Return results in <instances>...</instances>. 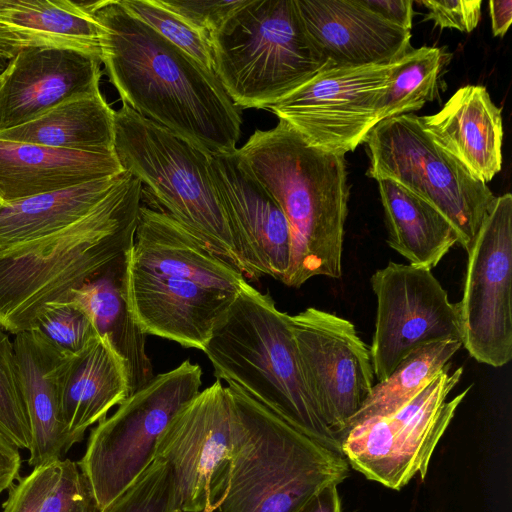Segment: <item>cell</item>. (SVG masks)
<instances>
[{"mask_svg": "<svg viewBox=\"0 0 512 512\" xmlns=\"http://www.w3.org/2000/svg\"><path fill=\"white\" fill-rule=\"evenodd\" d=\"M202 369L184 360L129 395L90 432L77 463L99 510L124 492L154 461L158 439L174 415L199 392Z\"/></svg>", "mask_w": 512, "mask_h": 512, "instance_id": "9c48e42d", "label": "cell"}, {"mask_svg": "<svg viewBox=\"0 0 512 512\" xmlns=\"http://www.w3.org/2000/svg\"><path fill=\"white\" fill-rule=\"evenodd\" d=\"M203 352L217 380L237 386L294 429L343 455L302 374L291 315L247 281Z\"/></svg>", "mask_w": 512, "mask_h": 512, "instance_id": "277c9868", "label": "cell"}, {"mask_svg": "<svg viewBox=\"0 0 512 512\" xmlns=\"http://www.w3.org/2000/svg\"><path fill=\"white\" fill-rule=\"evenodd\" d=\"M129 395L125 368L105 339L98 336L74 354L62 388V414L74 442Z\"/></svg>", "mask_w": 512, "mask_h": 512, "instance_id": "484cf974", "label": "cell"}, {"mask_svg": "<svg viewBox=\"0 0 512 512\" xmlns=\"http://www.w3.org/2000/svg\"><path fill=\"white\" fill-rule=\"evenodd\" d=\"M237 152L287 219L291 254L282 283L298 288L314 276L340 278L349 199L344 156L310 145L280 119Z\"/></svg>", "mask_w": 512, "mask_h": 512, "instance_id": "7a4b0ae2", "label": "cell"}, {"mask_svg": "<svg viewBox=\"0 0 512 512\" xmlns=\"http://www.w3.org/2000/svg\"><path fill=\"white\" fill-rule=\"evenodd\" d=\"M233 448V404L216 380L174 415L156 445L155 458L170 468L177 509L201 512L220 502Z\"/></svg>", "mask_w": 512, "mask_h": 512, "instance_id": "7c38bea8", "label": "cell"}, {"mask_svg": "<svg viewBox=\"0 0 512 512\" xmlns=\"http://www.w3.org/2000/svg\"><path fill=\"white\" fill-rule=\"evenodd\" d=\"M461 346V341L444 340L426 344L410 353L386 379L373 385L346 432L367 419L388 416L400 410L442 372Z\"/></svg>", "mask_w": 512, "mask_h": 512, "instance_id": "f546056e", "label": "cell"}, {"mask_svg": "<svg viewBox=\"0 0 512 512\" xmlns=\"http://www.w3.org/2000/svg\"><path fill=\"white\" fill-rule=\"evenodd\" d=\"M295 1L307 34L326 63L389 64L412 49L410 30L386 21L361 0Z\"/></svg>", "mask_w": 512, "mask_h": 512, "instance_id": "d6986e66", "label": "cell"}, {"mask_svg": "<svg viewBox=\"0 0 512 512\" xmlns=\"http://www.w3.org/2000/svg\"><path fill=\"white\" fill-rule=\"evenodd\" d=\"M377 298L369 347L374 377L386 379L413 351L437 341L462 342L458 303H451L431 269L389 262L370 279Z\"/></svg>", "mask_w": 512, "mask_h": 512, "instance_id": "4fadbf2b", "label": "cell"}, {"mask_svg": "<svg viewBox=\"0 0 512 512\" xmlns=\"http://www.w3.org/2000/svg\"><path fill=\"white\" fill-rule=\"evenodd\" d=\"M39 512H100L92 489L76 462L61 460L60 473Z\"/></svg>", "mask_w": 512, "mask_h": 512, "instance_id": "d590c367", "label": "cell"}, {"mask_svg": "<svg viewBox=\"0 0 512 512\" xmlns=\"http://www.w3.org/2000/svg\"><path fill=\"white\" fill-rule=\"evenodd\" d=\"M143 200L141 182L125 171L85 216L0 253V327L34 328L43 307L62 299L131 248Z\"/></svg>", "mask_w": 512, "mask_h": 512, "instance_id": "3957f363", "label": "cell"}, {"mask_svg": "<svg viewBox=\"0 0 512 512\" xmlns=\"http://www.w3.org/2000/svg\"><path fill=\"white\" fill-rule=\"evenodd\" d=\"M8 62L9 61H6V60H3V59H0V75L4 72V70L6 69L7 65H8Z\"/></svg>", "mask_w": 512, "mask_h": 512, "instance_id": "f6af8a7d", "label": "cell"}, {"mask_svg": "<svg viewBox=\"0 0 512 512\" xmlns=\"http://www.w3.org/2000/svg\"><path fill=\"white\" fill-rule=\"evenodd\" d=\"M21 463L19 449L0 430V494L20 478Z\"/></svg>", "mask_w": 512, "mask_h": 512, "instance_id": "60d3db41", "label": "cell"}, {"mask_svg": "<svg viewBox=\"0 0 512 512\" xmlns=\"http://www.w3.org/2000/svg\"><path fill=\"white\" fill-rule=\"evenodd\" d=\"M0 430L18 449L29 450L31 432L14 345L0 327Z\"/></svg>", "mask_w": 512, "mask_h": 512, "instance_id": "d6a6232c", "label": "cell"}, {"mask_svg": "<svg viewBox=\"0 0 512 512\" xmlns=\"http://www.w3.org/2000/svg\"><path fill=\"white\" fill-rule=\"evenodd\" d=\"M220 503V502H219ZM218 504H209L203 511L201 512H214V510L217 508ZM173 512H183L180 509H175Z\"/></svg>", "mask_w": 512, "mask_h": 512, "instance_id": "ee69618b", "label": "cell"}, {"mask_svg": "<svg viewBox=\"0 0 512 512\" xmlns=\"http://www.w3.org/2000/svg\"><path fill=\"white\" fill-rule=\"evenodd\" d=\"M128 258L149 271L237 294L247 281L169 214L141 205Z\"/></svg>", "mask_w": 512, "mask_h": 512, "instance_id": "44dd1931", "label": "cell"}, {"mask_svg": "<svg viewBox=\"0 0 512 512\" xmlns=\"http://www.w3.org/2000/svg\"><path fill=\"white\" fill-rule=\"evenodd\" d=\"M291 327L305 383L341 442L374 385L369 348L352 322L314 307L291 316Z\"/></svg>", "mask_w": 512, "mask_h": 512, "instance_id": "9a60e30c", "label": "cell"}, {"mask_svg": "<svg viewBox=\"0 0 512 512\" xmlns=\"http://www.w3.org/2000/svg\"><path fill=\"white\" fill-rule=\"evenodd\" d=\"M61 461L33 468L8 489L2 512H39L48 492L56 483Z\"/></svg>", "mask_w": 512, "mask_h": 512, "instance_id": "8d00e7d4", "label": "cell"}, {"mask_svg": "<svg viewBox=\"0 0 512 512\" xmlns=\"http://www.w3.org/2000/svg\"><path fill=\"white\" fill-rule=\"evenodd\" d=\"M13 345L31 432L28 464L61 461L75 444L62 414L64 376L74 354L38 329L17 333Z\"/></svg>", "mask_w": 512, "mask_h": 512, "instance_id": "ffe728a7", "label": "cell"}, {"mask_svg": "<svg viewBox=\"0 0 512 512\" xmlns=\"http://www.w3.org/2000/svg\"><path fill=\"white\" fill-rule=\"evenodd\" d=\"M119 1L128 12L188 54L209 73L215 74L212 47L207 33L167 8L161 0Z\"/></svg>", "mask_w": 512, "mask_h": 512, "instance_id": "1f68e13d", "label": "cell"}, {"mask_svg": "<svg viewBox=\"0 0 512 512\" xmlns=\"http://www.w3.org/2000/svg\"><path fill=\"white\" fill-rule=\"evenodd\" d=\"M234 448L224 495L214 512H297L323 487L349 476L343 455L300 433L237 386Z\"/></svg>", "mask_w": 512, "mask_h": 512, "instance_id": "5b68a950", "label": "cell"}, {"mask_svg": "<svg viewBox=\"0 0 512 512\" xmlns=\"http://www.w3.org/2000/svg\"><path fill=\"white\" fill-rule=\"evenodd\" d=\"M123 172L115 152H84L0 139L1 203L114 177Z\"/></svg>", "mask_w": 512, "mask_h": 512, "instance_id": "7402d4cb", "label": "cell"}, {"mask_svg": "<svg viewBox=\"0 0 512 512\" xmlns=\"http://www.w3.org/2000/svg\"><path fill=\"white\" fill-rule=\"evenodd\" d=\"M210 172L229 222L244 277L283 281L291 236L281 208L238 155L210 154Z\"/></svg>", "mask_w": 512, "mask_h": 512, "instance_id": "2e32d148", "label": "cell"}, {"mask_svg": "<svg viewBox=\"0 0 512 512\" xmlns=\"http://www.w3.org/2000/svg\"><path fill=\"white\" fill-rule=\"evenodd\" d=\"M209 38L214 72L240 110L268 109L326 64L295 0H243Z\"/></svg>", "mask_w": 512, "mask_h": 512, "instance_id": "52a82bcc", "label": "cell"}, {"mask_svg": "<svg viewBox=\"0 0 512 512\" xmlns=\"http://www.w3.org/2000/svg\"><path fill=\"white\" fill-rule=\"evenodd\" d=\"M458 303L462 346L478 362L502 367L512 358V195L495 197L468 251Z\"/></svg>", "mask_w": 512, "mask_h": 512, "instance_id": "5bb4252c", "label": "cell"}, {"mask_svg": "<svg viewBox=\"0 0 512 512\" xmlns=\"http://www.w3.org/2000/svg\"><path fill=\"white\" fill-rule=\"evenodd\" d=\"M361 2L386 21L411 30L414 13L412 0H361Z\"/></svg>", "mask_w": 512, "mask_h": 512, "instance_id": "ab89813d", "label": "cell"}, {"mask_svg": "<svg viewBox=\"0 0 512 512\" xmlns=\"http://www.w3.org/2000/svg\"><path fill=\"white\" fill-rule=\"evenodd\" d=\"M126 254L62 299L71 300L82 308L98 336L110 344L125 368L131 395L148 383L154 374L146 353L147 335L135 322L127 303Z\"/></svg>", "mask_w": 512, "mask_h": 512, "instance_id": "d4e9b609", "label": "cell"}, {"mask_svg": "<svg viewBox=\"0 0 512 512\" xmlns=\"http://www.w3.org/2000/svg\"><path fill=\"white\" fill-rule=\"evenodd\" d=\"M463 374L450 363L397 412L367 419L341 440L348 465L368 480L400 490L419 474L423 480L434 450L471 386L447 400Z\"/></svg>", "mask_w": 512, "mask_h": 512, "instance_id": "30bf717a", "label": "cell"}, {"mask_svg": "<svg viewBox=\"0 0 512 512\" xmlns=\"http://www.w3.org/2000/svg\"><path fill=\"white\" fill-rule=\"evenodd\" d=\"M176 508L170 468L155 458L149 467L100 512H173Z\"/></svg>", "mask_w": 512, "mask_h": 512, "instance_id": "836d02e7", "label": "cell"}, {"mask_svg": "<svg viewBox=\"0 0 512 512\" xmlns=\"http://www.w3.org/2000/svg\"><path fill=\"white\" fill-rule=\"evenodd\" d=\"M125 291L132 316L146 335L201 351L236 296L149 271L127 254Z\"/></svg>", "mask_w": 512, "mask_h": 512, "instance_id": "e0dca14e", "label": "cell"}, {"mask_svg": "<svg viewBox=\"0 0 512 512\" xmlns=\"http://www.w3.org/2000/svg\"><path fill=\"white\" fill-rule=\"evenodd\" d=\"M491 27L494 36L503 37L512 22V1H489Z\"/></svg>", "mask_w": 512, "mask_h": 512, "instance_id": "7bdbcfd3", "label": "cell"}, {"mask_svg": "<svg viewBox=\"0 0 512 512\" xmlns=\"http://www.w3.org/2000/svg\"><path fill=\"white\" fill-rule=\"evenodd\" d=\"M114 152L157 210L169 214L243 274L211 177L208 152L123 104L114 114Z\"/></svg>", "mask_w": 512, "mask_h": 512, "instance_id": "8992f818", "label": "cell"}, {"mask_svg": "<svg viewBox=\"0 0 512 512\" xmlns=\"http://www.w3.org/2000/svg\"><path fill=\"white\" fill-rule=\"evenodd\" d=\"M100 64V57L69 48L19 53L0 75V132L66 101L101 93Z\"/></svg>", "mask_w": 512, "mask_h": 512, "instance_id": "ac0fdd59", "label": "cell"}, {"mask_svg": "<svg viewBox=\"0 0 512 512\" xmlns=\"http://www.w3.org/2000/svg\"><path fill=\"white\" fill-rule=\"evenodd\" d=\"M396 63L340 66L328 62L268 110L310 145L345 156L381 122L379 103Z\"/></svg>", "mask_w": 512, "mask_h": 512, "instance_id": "8fae6325", "label": "cell"}, {"mask_svg": "<svg viewBox=\"0 0 512 512\" xmlns=\"http://www.w3.org/2000/svg\"><path fill=\"white\" fill-rule=\"evenodd\" d=\"M377 182L388 245L410 265L432 269L458 243L454 228L433 206L398 183Z\"/></svg>", "mask_w": 512, "mask_h": 512, "instance_id": "4316f807", "label": "cell"}, {"mask_svg": "<svg viewBox=\"0 0 512 512\" xmlns=\"http://www.w3.org/2000/svg\"><path fill=\"white\" fill-rule=\"evenodd\" d=\"M80 4L102 27L101 63L123 105L209 154L237 149L241 110L215 74L119 0Z\"/></svg>", "mask_w": 512, "mask_h": 512, "instance_id": "6da1fadb", "label": "cell"}, {"mask_svg": "<svg viewBox=\"0 0 512 512\" xmlns=\"http://www.w3.org/2000/svg\"><path fill=\"white\" fill-rule=\"evenodd\" d=\"M428 10L427 19L440 28L472 32L481 17V0H423L418 1Z\"/></svg>", "mask_w": 512, "mask_h": 512, "instance_id": "f35d334b", "label": "cell"}, {"mask_svg": "<svg viewBox=\"0 0 512 512\" xmlns=\"http://www.w3.org/2000/svg\"><path fill=\"white\" fill-rule=\"evenodd\" d=\"M442 67L443 53L437 47L411 49L398 59L379 103L380 121L409 114L433 101Z\"/></svg>", "mask_w": 512, "mask_h": 512, "instance_id": "4dcf8cb0", "label": "cell"}, {"mask_svg": "<svg viewBox=\"0 0 512 512\" xmlns=\"http://www.w3.org/2000/svg\"><path fill=\"white\" fill-rule=\"evenodd\" d=\"M161 1L167 8L209 35L243 0Z\"/></svg>", "mask_w": 512, "mask_h": 512, "instance_id": "74e56055", "label": "cell"}, {"mask_svg": "<svg viewBox=\"0 0 512 512\" xmlns=\"http://www.w3.org/2000/svg\"><path fill=\"white\" fill-rule=\"evenodd\" d=\"M421 120L434 141L482 182L501 170V109L484 86L459 88L440 111Z\"/></svg>", "mask_w": 512, "mask_h": 512, "instance_id": "603a6c76", "label": "cell"}, {"mask_svg": "<svg viewBox=\"0 0 512 512\" xmlns=\"http://www.w3.org/2000/svg\"><path fill=\"white\" fill-rule=\"evenodd\" d=\"M102 27L68 0H0V59L41 48H69L100 57Z\"/></svg>", "mask_w": 512, "mask_h": 512, "instance_id": "cb8c5ba5", "label": "cell"}, {"mask_svg": "<svg viewBox=\"0 0 512 512\" xmlns=\"http://www.w3.org/2000/svg\"><path fill=\"white\" fill-rule=\"evenodd\" d=\"M364 143L366 175L390 179L433 206L468 253L495 199L487 184L436 143L415 114L381 121Z\"/></svg>", "mask_w": 512, "mask_h": 512, "instance_id": "ba28073f", "label": "cell"}, {"mask_svg": "<svg viewBox=\"0 0 512 512\" xmlns=\"http://www.w3.org/2000/svg\"><path fill=\"white\" fill-rule=\"evenodd\" d=\"M337 486L332 483L323 487L297 512H342Z\"/></svg>", "mask_w": 512, "mask_h": 512, "instance_id": "b9f144b4", "label": "cell"}, {"mask_svg": "<svg viewBox=\"0 0 512 512\" xmlns=\"http://www.w3.org/2000/svg\"><path fill=\"white\" fill-rule=\"evenodd\" d=\"M124 172L114 177L1 203L0 253L51 234L82 218L109 193Z\"/></svg>", "mask_w": 512, "mask_h": 512, "instance_id": "83f0119b", "label": "cell"}, {"mask_svg": "<svg viewBox=\"0 0 512 512\" xmlns=\"http://www.w3.org/2000/svg\"><path fill=\"white\" fill-rule=\"evenodd\" d=\"M33 329L40 330L55 345L71 354L79 353L98 337L85 311L66 299L46 304Z\"/></svg>", "mask_w": 512, "mask_h": 512, "instance_id": "e575fe53", "label": "cell"}, {"mask_svg": "<svg viewBox=\"0 0 512 512\" xmlns=\"http://www.w3.org/2000/svg\"><path fill=\"white\" fill-rule=\"evenodd\" d=\"M114 114L101 93L72 99L0 132V139L94 153L114 152Z\"/></svg>", "mask_w": 512, "mask_h": 512, "instance_id": "f1b7e54d", "label": "cell"}, {"mask_svg": "<svg viewBox=\"0 0 512 512\" xmlns=\"http://www.w3.org/2000/svg\"><path fill=\"white\" fill-rule=\"evenodd\" d=\"M0 204H1V202H0Z\"/></svg>", "mask_w": 512, "mask_h": 512, "instance_id": "bcb514c9", "label": "cell"}]
</instances>
